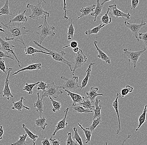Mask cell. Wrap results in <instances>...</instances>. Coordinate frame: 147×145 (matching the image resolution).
<instances>
[{"label": "cell", "instance_id": "6da1fadb", "mask_svg": "<svg viewBox=\"0 0 147 145\" xmlns=\"http://www.w3.org/2000/svg\"><path fill=\"white\" fill-rule=\"evenodd\" d=\"M1 24L7 30V33H5L6 36L5 40V41L14 40L15 42L22 43L25 47L23 36L24 35L31 33V30L26 29V27L20 26V24L16 23L5 24L1 22Z\"/></svg>", "mask_w": 147, "mask_h": 145}, {"label": "cell", "instance_id": "7a4b0ae2", "mask_svg": "<svg viewBox=\"0 0 147 145\" xmlns=\"http://www.w3.org/2000/svg\"><path fill=\"white\" fill-rule=\"evenodd\" d=\"M47 18H45L44 23L43 24L39 26L37 28L36 34L39 36V44L41 45L46 38L50 36L53 37L55 36L56 34L54 31L55 30V27L54 26H51L47 22Z\"/></svg>", "mask_w": 147, "mask_h": 145}, {"label": "cell", "instance_id": "3957f363", "mask_svg": "<svg viewBox=\"0 0 147 145\" xmlns=\"http://www.w3.org/2000/svg\"><path fill=\"white\" fill-rule=\"evenodd\" d=\"M34 43L36 46L42 49H44L47 52L50 53V55L55 61H58V62H61V63L67 65V66H68L71 71H73L72 63L68 61L67 59L65 58L64 56L66 55V53L64 51L58 52H56V51H52V50H49V49L46 48L45 47L42 46L41 45H40L38 42H36V41H34Z\"/></svg>", "mask_w": 147, "mask_h": 145}, {"label": "cell", "instance_id": "277c9868", "mask_svg": "<svg viewBox=\"0 0 147 145\" xmlns=\"http://www.w3.org/2000/svg\"><path fill=\"white\" fill-rule=\"evenodd\" d=\"M42 1H38L36 5H32L30 3H28L26 7L28 9L32 10V14L29 16V18L32 19H45V18H49L50 14L47 11H45L42 7L41 3Z\"/></svg>", "mask_w": 147, "mask_h": 145}, {"label": "cell", "instance_id": "5b68a950", "mask_svg": "<svg viewBox=\"0 0 147 145\" xmlns=\"http://www.w3.org/2000/svg\"><path fill=\"white\" fill-rule=\"evenodd\" d=\"M60 89V86L56 85L55 82H52L48 84L45 90L42 91L41 98L50 97L53 99H57L60 95L63 93V92Z\"/></svg>", "mask_w": 147, "mask_h": 145}, {"label": "cell", "instance_id": "8992f818", "mask_svg": "<svg viewBox=\"0 0 147 145\" xmlns=\"http://www.w3.org/2000/svg\"><path fill=\"white\" fill-rule=\"evenodd\" d=\"M61 79L64 80V82L62 86H60L61 88L73 92L77 89L80 88L81 86H79L78 83L79 77L73 76L71 78H66L64 76H61Z\"/></svg>", "mask_w": 147, "mask_h": 145}, {"label": "cell", "instance_id": "52a82bcc", "mask_svg": "<svg viewBox=\"0 0 147 145\" xmlns=\"http://www.w3.org/2000/svg\"><path fill=\"white\" fill-rule=\"evenodd\" d=\"M146 48L140 51H129L127 49L125 48L123 49L124 55L127 57L128 59L129 66L130 65L131 63H133V68L135 69L136 67L137 63L140 56L146 50Z\"/></svg>", "mask_w": 147, "mask_h": 145}, {"label": "cell", "instance_id": "ba28073f", "mask_svg": "<svg viewBox=\"0 0 147 145\" xmlns=\"http://www.w3.org/2000/svg\"><path fill=\"white\" fill-rule=\"evenodd\" d=\"M0 45L1 46V49L5 52H7L8 53H11L12 55H13L18 62V67L21 68H22V67L20 65L21 62L18 60V58L16 56L15 52L14 46L11 42H8V41H4L1 37V36H0Z\"/></svg>", "mask_w": 147, "mask_h": 145}, {"label": "cell", "instance_id": "9c48e42d", "mask_svg": "<svg viewBox=\"0 0 147 145\" xmlns=\"http://www.w3.org/2000/svg\"><path fill=\"white\" fill-rule=\"evenodd\" d=\"M87 60V57L84 54L82 50L80 49L79 52L74 57L73 62L74 68L72 71V75L74 76V72L76 69L81 67L86 63Z\"/></svg>", "mask_w": 147, "mask_h": 145}, {"label": "cell", "instance_id": "30bf717a", "mask_svg": "<svg viewBox=\"0 0 147 145\" xmlns=\"http://www.w3.org/2000/svg\"><path fill=\"white\" fill-rule=\"evenodd\" d=\"M109 15H110V17L115 16L116 18H118L121 17L123 19L125 20H128L130 19L131 17V15L129 13H125L122 11H120L117 8V5L115 4H113L109 5Z\"/></svg>", "mask_w": 147, "mask_h": 145}, {"label": "cell", "instance_id": "8fae6325", "mask_svg": "<svg viewBox=\"0 0 147 145\" xmlns=\"http://www.w3.org/2000/svg\"><path fill=\"white\" fill-rule=\"evenodd\" d=\"M124 24L130 30L133 36H135L138 42H139L138 32L142 26H144L146 24V23L145 22V21L144 20H142L140 24H130L127 21H125L124 22Z\"/></svg>", "mask_w": 147, "mask_h": 145}, {"label": "cell", "instance_id": "7c38bea8", "mask_svg": "<svg viewBox=\"0 0 147 145\" xmlns=\"http://www.w3.org/2000/svg\"><path fill=\"white\" fill-rule=\"evenodd\" d=\"M13 70L12 68H10V69L8 70V74H7V78H5V82L4 87L3 88V90L2 92L3 94V97H6L8 100H9V98L11 97V98H13V95L11 92V89L9 87V83L10 81L9 80V76L10 75V72Z\"/></svg>", "mask_w": 147, "mask_h": 145}, {"label": "cell", "instance_id": "4fadbf2b", "mask_svg": "<svg viewBox=\"0 0 147 145\" xmlns=\"http://www.w3.org/2000/svg\"><path fill=\"white\" fill-rule=\"evenodd\" d=\"M69 110V108H67L64 111V113H65L64 117L62 120L58 122L57 125L55 126V131L52 134V136H55L57 132H58L59 130L65 129L66 127L68 125V123L67 122V117Z\"/></svg>", "mask_w": 147, "mask_h": 145}, {"label": "cell", "instance_id": "5bb4252c", "mask_svg": "<svg viewBox=\"0 0 147 145\" xmlns=\"http://www.w3.org/2000/svg\"><path fill=\"white\" fill-rule=\"evenodd\" d=\"M64 91L67 94V95L70 96L72 100L73 103L72 106L74 105H80L81 103L82 102L85 98L84 96H82L80 94L74 93L70 91L67 90H64Z\"/></svg>", "mask_w": 147, "mask_h": 145}, {"label": "cell", "instance_id": "9a60e30c", "mask_svg": "<svg viewBox=\"0 0 147 145\" xmlns=\"http://www.w3.org/2000/svg\"><path fill=\"white\" fill-rule=\"evenodd\" d=\"M26 11H27L26 10H25L22 13H20V12L19 11L18 14H17L16 16H15L13 19H10L9 23H16L23 24L24 23L27 22L28 20V18L25 15Z\"/></svg>", "mask_w": 147, "mask_h": 145}, {"label": "cell", "instance_id": "2e32d148", "mask_svg": "<svg viewBox=\"0 0 147 145\" xmlns=\"http://www.w3.org/2000/svg\"><path fill=\"white\" fill-rule=\"evenodd\" d=\"M25 100V98H24V97H22L19 101L16 102H14L13 98H12V106L11 108L12 110H16L19 112L22 111L23 109H26V110H28V111H30V108L24 105L23 102H24V100Z\"/></svg>", "mask_w": 147, "mask_h": 145}, {"label": "cell", "instance_id": "e0dca14e", "mask_svg": "<svg viewBox=\"0 0 147 145\" xmlns=\"http://www.w3.org/2000/svg\"><path fill=\"white\" fill-rule=\"evenodd\" d=\"M93 43L94 46L96 48V50L98 52V55H97V57L99 58L100 59H102V61H105V63H107L109 65L111 64V61L110 57L104 52L101 50L97 46L98 42L96 41H94Z\"/></svg>", "mask_w": 147, "mask_h": 145}, {"label": "cell", "instance_id": "ac0fdd59", "mask_svg": "<svg viewBox=\"0 0 147 145\" xmlns=\"http://www.w3.org/2000/svg\"><path fill=\"white\" fill-rule=\"evenodd\" d=\"M43 67L41 66V63H35V64H31L25 67L22 68L20 70H18V71H15L13 72L11 76H13V75H17L19 72H22V71H32L35 70H39L41 69Z\"/></svg>", "mask_w": 147, "mask_h": 145}, {"label": "cell", "instance_id": "d6986e66", "mask_svg": "<svg viewBox=\"0 0 147 145\" xmlns=\"http://www.w3.org/2000/svg\"><path fill=\"white\" fill-rule=\"evenodd\" d=\"M37 100H36V102L34 104V107L36 108V111L39 113L40 117H41L43 110H44V105H45L43 101L44 98H41V99H40L39 92H37Z\"/></svg>", "mask_w": 147, "mask_h": 145}, {"label": "cell", "instance_id": "ffe728a7", "mask_svg": "<svg viewBox=\"0 0 147 145\" xmlns=\"http://www.w3.org/2000/svg\"><path fill=\"white\" fill-rule=\"evenodd\" d=\"M119 93H117L116 94V97L113 104H112V106L115 109V112L116 113L117 115V119L118 121V127L117 131L116 134H118L120 133L121 130V122H120V117H119V109H118V99L119 98Z\"/></svg>", "mask_w": 147, "mask_h": 145}, {"label": "cell", "instance_id": "44dd1931", "mask_svg": "<svg viewBox=\"0 0 147 145\" xmlns=\"http://www.w3.org/2000/svg\"><path fill=\"white\" fill-rule=\"evenodd\" d=\"M99 88L94 87H92L90 88V90L86 93L87 98L90 100L92 102H94V100L96 98L97 96H103L102 94L97 93Z\"/></svg>", "mask_w": 147, "mask_h": 145}, {"label": "cell", "instance_id": "7402d4cb", "mask_svg": "<svg viewBox=\"0 0 147 145\" xmlns=\"http://www.w3.org/2000/svg\"><path fill=\"white\" fill-rule=\"evenodd\" d=\"M24 51L26 55H30L34 56L37 53H43L47 55H50V54L47 52H44L43 50H38L35 48L30 46L25 47Z\"/></svg>", "mask_w": 147, "mask_h": 145}, {"label": "cell", "instance_id": "603a6c76", "mask_svg": "<svg viewBox=\"0 0 147 145\" xmlns=\"http://www.w3.org/2000/svg\"><path fill=\"white\" fill-rule=\"evenodd\" d=\"M96 5H92L90 6H86L85 7H82L80 10V11L82 13V14L78 17V19H80L84 16H87L89 15L95 9Z\"/></svg>", "mask_w": 147, "mask_h": 145}, {"label": "cell", "instance_id": "cb8c5ba5", "mask_svg": "<svg viewBox=\"0 0 147 145\" xmlns=\"http://www.w3.org/2000/svg\"><path fill=\"white\" fill-rule=\"evenodd\" d=\"M100 100L98 98H96L94 105V114L93 117V120L96 119L97 117H101V110H102V105H100Z\"/></svg>", "mask_w": 147, "mask_h": 145}, {"label": "cell", "instance_id": "d4e9b609", "mask_svg": "<svg viewBox=\"0 0 147 145\" xmlns=\"http://www.w3.org/2000/svg\"><path fill=\"white\" fill-rule=\"evenodd\" d=\"M94 64H95L94 63H91L89 65V67H88V68L86 71L87 74H86V76L83 80L82 82L80 90H81L83 88H85L87 86L88 81H89V78L91 77V72L92 67Z\"/></svg>", "mask_w": 147, "mask_h": 145}, {"label": "cell", "instance_id": "484cf974", "mask_svg": "<svg viewBox=\"0 0 147 145\" xmlns=\"http://www.w3.org/2000/svg\"><path fill=\"white\" fill-rule=\"evenodd\" d=\"M147 113V105H145V107H144V110L142 114L140 115L138 119V127L136 128V131L137 132L140 128L141 126L146 122V113Z\"/></svg>", "mask_w": 147, "mask_h": 145}, {"label": "cell", "instance_id": "4316f807", "mask_svg": "<svg viewBox=\"0 0 147 145\" xmlns=\"http://www.w3.org/2000/svg\"><path fill=\"white\" fill-rule=\"evenodd\" d=\"M96 6L95 9H94V12L91 13V15L92 16H94V22H96L97 16L101 14L104 6V5H102L100 3V0H96Z\"/></svg>", "mask_w": 147, "mask_h": 145}, {"label": "cell", "instance_id": "83f0119b", "mask_svg": "<svg viewBox=\"0 0 147 145\" xmlns=\"http://www.w3.org/2000/svg\"><path fill=\"white\" fill-rule=\"evenodd\" d=\"M13 13L10 11L9 5V0H6L3 6L0 9V16L6 15L8 16H12Z\"/></svg>", "mask_w": 147, "mask_h": 145}, {"label": "cell", "instance_id": "f1b7e54d", "mask_svg": "<svg viewBox=\"0 0 147 145\" xmlns=\"http://www.w3.org/2000/svg\"><path fill=\"white\" fill-rule=\"evenodd\" d=\"M22 128L25 131L26 133L27 134L28 136L33 141V144L35 145V142L37 139L38 138V136L37 134H34L29 130L28 128L24 124H22Z\"/></svg>", "mask_w": 147, "mask_h": 145}, {"label": "cell", "instance_id": "f546056e", "mask_svg": "<svg viewBox=\"0 0 147 145\" xmlns=\"http://www.w3.org/2000/svg\"><path fill=\"white\" fill-rule=\"evenodd\" d=\"M36 126L41 127L42 130H45V129L46 127L48 125L47 120L45 117H40L39 118L36 119L34 122Z\"/></svg>", "mask_w": 147, "mask_h": 145}, {"label": "cell", "instance_id": "4dcf8cb0", "mask_svg": "<svg viewBox=\"0 0 147 145\" xmlns=\"http://www.w3.org/2000/svg\"><path fill=\"white\" fill-rule=\"evenodd\" d=\"M105 25H106L104 24H101L94 28L86 30L85 32V34L86 35L88 36L91 34H96L100 32L101 28L104 27Z\"/></svg>", "mask_w": 147, "mask_h": 145}, {"label": "cell", "instance_id": "1f68e13d", "mask_svg": "<svg viewBox=\"0 0 147 145\" xmlns=\"http://www.w3.org/2000/svg\"><path fill=\"white\" fill-rule=\"evenodd\" d=\"M78 125L80 127L81 129L83 131L84 134H85V137H86V140H85V144H87L88 143L91 142V138L92 133L90 131V129L87 127V128H84L82 126V124L78 123Z\"/></svg>", "mask_w": 147, "mask_h": 145}, {"label": "cell", "instance_id": "d6a6232c", "mask_svg": "<svg viewBox=\"0 0 147 145\" xmlns=\"http://www.w3.org/2000/svg\"><path fill=\"white\" fill-rule=\"evenodd\" d=\"M73 112L74 113H92V110L85 109L84 107L80 106V105H74L72 106Z\"/></svg>", "mask_w": 147, "mask_h": 145}, {"label": "cell", "instance_id": "836d02e7", "mask_svg": "<svg viewBox=\"0 0 147 145\" xmlns=\"http://www.w3.org/2000/svg\"><path fill=\"white\" fill-rule=\"evenodd\" d=\"M133 89H134V88L132 86L129 85H127L125 88L121 90V92L119 93V98L122 97V98H124L129 93L133 92Z\"/></svg>", "mask_w": 147, "mask_h": 145}, {"label": "cell", "instance_id": "e575fe53", "mask_svg": "<svg viewBox=\"0 0 147 145\" xmlns=\"http://www.w3.org/2000/svg\"><path fill=\"white\" fill-rule=\"evenodd\" d=\"M49 98L53 106V108L52 109V112L56 113L59 111L61 109V107L60 103L57 101L55 100L51 97H49Z\"/></svg>", "mask_w": 147, "mask_h": 145}, {"label": "cell", "instance_id": "d590c367", "mask_svg": "<svg viewBox=\"0 0 147 145\" xmlns=\"http://www.w3.org/2000/svg\"><path fill=\"white\" fill-rule=\"evenodd\" d=\"M81 105H82L85 109H89V110H92L94 108V105L93 103L91 101L87 98H84L82 103H81Z\"/></svg>", "mask_w": 147, "mask_h": 145}, {"label": "cell", "instance_id": "8d00e7d4", "mask_svg": "<svg viewBox=\"0 0 147 145\" xmlns=\"http://www.w3.org/2000/svg\"><path fill=\"white\" fill-rule=\"evenodd\" d=\"M109 11H110V9L108 8L106 13L103 15L101 17L100 22L103 24L107 25L110 24L112 22V18L109 16Z\"/></svg>", "mask_w": 147, "mask_h": 145}, {"label": "cell", "instance_id": "74e56055", "mask_svg": "<svg viewBox=\"0 0 147 145\" xmlns=\"http://www.w3.org/2000/svg\"><path fill=\"white\" fill-rule=\"evenodd\" d=\"M40 81L37 82L36 83H26L25 84L24 87L23 88V90L26 91L28 92V94H33V89L36 85H38L39 84Z\"/></svg>", "mask_w": 147, "mask_h": 145}, {"label": "cell", "instance_id": "f35d334b", "mask_svg": "<svg viewBox=\"0 0 147 145\" xmlns=\"http://www.w3.org/2000/svg\"><path fill=\"white\" fill-rule=\"evenodd\" d=\"M27 134H23L22 135L19 136V139L14 142L11 144L12 145H25L27 144V141L26 139L27 138Z\"/></svg>", "mask_w": 147, "mask_h": 145}, {"label": "cell", "instance_id": "ab89813d", "mask_svg": "<svg viewBox=\"0 0 147 145\" xmlns=\"http://www.w3.org/2000/svg\"><path fill=\"white\" fill-rule=\"evenodd\" d=\"M73 19H71V23L68 27L67 38L68 40H72L74 36V28L73 24Z\"/></svg>", "mask_w": 147, "mask_h": 145}, {"label": "cell", "instance_id": "60d3db41", "mask_svg": "<svg viewBox=\"0 0 147 145\" xmlns=\"http://www.w3.org/2000/svg\"><path fill=\"white\" fill-rule=\"evenodd\" d=\"M101 123H102L101 117H97L96 119L93 120L92 123L91 125H90L88 128L90 129L91 132L92 133L95 130L96 127L98 126Z\"/></svg>", "mask_w": 147, "mask_h": 145}, {"label": "cell", "instance_id": "b9f144b4", "mask_svg": "<svg viewBox=\"0 0 147 145\" xmlns=\"http://www.w3.org/2000/svg\"><path fill=\"white\" fill-rule=\"evenodd\" d=\"M73 131L74 133L73 136L74 139L77 141L78 144L80 145H83L82 139L81 137L80 136V135H79V133H78L77 127H73Z\"/></svg>", "mask_w": 147, "mask_h": 145}, {"label": "cell", "instance_id": "7bdbcfd3", "mask_svg": "<svg viewBox=\"0 0 147 145\" xmlns=\"http://www.w3.org/2000/svg\"><path fill=\"white\" fill-rule=\"evenodd\" d=\"M68 137L66 141V144L67 145H77L78 143L76 140H74L72 138L71 133L67 132Z\"/></svg>", "mask_w": 147, "mask_h": 145}, {"label": "cell", "instance_id": "ee69618b", "mask_svg": "<svg viewBox=\"0 0 147 145\" xmlns=\"http://www.w3.org/2000/svg\"><path fill=\"white\" fill-rule=\"evenodd\" d=\"M138 38L139 40H141L144 42L147 48V32L144 33H140L138 34Z\"/></svg>", "mask_w": 147, "mask_h": 145}, {"label": "cell", "instance_id": "f6af8a7d", "mask_svg": "<svg viewBox=\"0 0 147 145\" xmlns=\"http://www.w3.org/2000/svg\"><path fill=\"white\" fill-rule=\"evenodd\" d=\"M10 68H7L5 66V60H3L2 58L0 59V70L2 72H4L6 75H7V72L6 71V69L9 70Z\"/></svg>", "mask_w": 147, "mask_h": 145}, {"label": "cell", "instance_id": "bcb514c9", "mask_svg": "<svg viewBox=\"0 0 147 145\" xmlns=\"http://www.w3.org/2000/svg\"><path fill=\"white\" fill-rule=\"evenodd\" d=\"M139 0H131V5L129 6V8H130L131 11L135 12L136 8L139 5Z\"/></svg>", "mask_w": 147, "mask_h": 145}, {"label": "cell", "instance_id": "7dc6e473", "mask_svg": "<svg viewBox=\"0 0 147 145\" xmlns=\"http://www.w3.org/2000/svg\"><path fill=\"white\" fill-rule=\"evenodd\" d=\"M47 86L48 84H47L46 82L41 81L40 82L39 84H38L37 90H38L44 91L45 90H46Z\"/></svg>", "mask_w": 147, "mask_h": 145}, {"label": "cell", "instance_id": "c3c4849f", "mask_svg": "<svg viewBox=\"0 0 147 145\" xmlns=\"http://www.w3.org/2000/svg\"><path fill=\"white\" fill-rule=\"evenodd\" d=\"M3 58H7L11 59L13 60H15L14 58L12 57L9 56V53H7L3 51L1 49V47H0V59Z\"/></svg>", "mask_w": 147, "mask_h": 145}, {"label": "cell", "instance_id": "681fc988", "mask_svg": "<svg viewBox=\"0 0 147 145\" xmlns=\"http://www.w3.org/2000/svg\"><path fill=\"white\" fill-rule=\"evenodd\" d=\"M78 43L77 41H72V42H71L68 45H67L63 47V49H65L69 47L72 48H74L78 47Z\"/></svg>", "mask_w": 147, "mask_h": 145}, {"label": "cell", "instance_id": "f907efd6", "mask_svg": "<svg viewBox=\"0 0 147 145\" xmlns=\"http://www.w3.org/2000/svg\"><path fill=\"white\" fill-rule=\"evenodd\" d=\"M63 3H64V7L63 8V10L64 11V19L67 20L68 19V17L67 16V3H66V0H63Z\"/></svg>", "mask_w": 147, "mask_h": 145}, {"label": "cell", "instance_id": "816d5d0a", "mask_svg": "<svg viewBox=\"0 0 147 145\" xmlns=\"http://www.w3.org/2000/svg\"><path fill=\"white\" fill-rule=\"evenodd\" d=\"M50 140L51 141V144L52 145H61V142H63V141H61L59 139L52 138V137L50 138Z\"/></svg>", "mask_w": 147, "mask_h": 145}, {"label": "cell", "instance_id": "f5cc1de1", "mask_svg": "<svg viewBox=\"0 0 147 145\" xmlns=\"http://www.w3.org/2000/svg\"><path fill=\"white\" fill-rule=\"evenodd\" d=\"M41 144L43 145H50L51 144L50 141L47 138H44L41 140Z\"/></svg>", "mask_w": 147, "mask_h": 145}, {"label": "cell", "instance_id": "db71d44e", "mask_svg": "<svg viewBox=\"0 0 147 145\" xmlns=\"http://www.w3.org/2000/svg\"><path fill=\"white\" fill-rule=\"evenodd\" d=\"M4 131L3 126H0V140H1L3 139V136L4 134Z\"/></svg>", "mask_w": 147, "mask_h": 145}, {"label": "cell", "instance_id": "11a10c76", "mask_svg": "<svg viewBox=\"0 0 147 145\" xmlns=\"http://www.w3.org/2000/svg\"><path fill=\"white\" fill-rule=\"evenodd\" d=\"M79 50H80V48L78 47L73 48V52H75V53H78L79 52Z\"/></svg>", "mask_w": 147, "mask_h": 145}, {"label": "cell", "instance_id": "9f6ffc18", "mask_svg": "<svg viewBox=\"0 0 147 145\" xmlns=\"http://www.w3.org/2000/svg\"><path fill=\"white\" fill-rule=\"evenodd\" d=\"M0 32H2L5 33V31L3 28V26L2 25H0Z\"/></svg>", "mask_w": 147, "mask_h": 145}, {"label": "cell", "instance_id": "6f0895ef", "mask_svg": "<svg viewBox=\"0 0 147 145\" xmlns=\"http://www.w3.org/2000/svg\"><path fill=\"white\" fill-rule=\"evenodd\" d=\"M112 1V0H104L103 2L102 3H101V4H102V5H104L106 3L110 1Z\"/></svg>", "mask_w": 147, "mask_h": 145}, {"label": "cell", "instance_id": "680465c9", "mask_svg": "<svg viewBox=\"0 0 147 145\" xmlns=\"http://www.w3.org/2000/svg\"><path fill=\"white\" fill-rule=\"evenodd\" d=\"M42 1L44 2H45V3H46V2L45 1V0H42Z\"/></svg>", "mask_w": 147, "mask_h": 145}, {"label": "cell", "instance_id": "91938a15", "mask_svg": "<svg viewBox=\"0 0 147 145\" xmlns=\"http://www.w3.org/2000/svg\"><path fill=\"white\" fill-rule=\"evenodd\" d=\"M1 93H0V97H1Z\"/></svg>", "mask_w": 147, "mask_h": 145}]
</instances>
